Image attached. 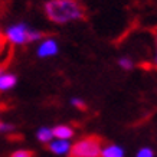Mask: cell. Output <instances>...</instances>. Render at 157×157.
<instances>
[{
    "label": "cell",
    "instance_id": "cell-1",
    "mask_svg": "<svg viewBox=\"0 0 157 157\" xmlns=\"http://www.w3.org/2000/svg\"><path fill=\"white\" fill-rule=\"evenodd\" d=\"M43 9L46 17L58 25L82 20L86 17L85 9L78 0H48Z\"/></svg>",
    "mask_w": 157,
    "mask_h": 157
},
{
    "label": "cell",
    "instance_id": "cell-2",
    "mask_svg": "<svg viewBox=\"0 0 157 157\" xmlns=\"http://www.w3.org/2000/svg\"><path fill=\"white\" fill-rule=\"evenodd\" d=\"M102 151V138L98 136H86L72 144L68 157H100Z\"/></svg>",
    "mask_w": 157,
    "mask_h": 157
},
{
    "label": "cell",
    "instance_id": "cell-3",
    "mask_svg": "<svg viewBox=\"0 0 157 157\" xmlns=\"http://www.w3.org/2000/svg\"><path fill=\"white\" fill-rule=\"evenodd\" d=\"M28 26L23 23L14 25L7 30V38L10 39V42L13 43H25L26 42V33H28Z\"/></svg>",
    "mask_w": 157,
    "mask_h": 157
},
{
    "label": "cell",
    "instance_id": "cell-4",
    "mask_svg": "<svg viewBox=\"0 0 157 157\" xmlns=\"http://www.w3.org/2000/svg\"><path fill=\"white\" fill-rule=\"evenodd\" d=\"M58 51V46H56V42L52 40V39H48V40H45V42L40 45V48H39L38 53L39 56H51V55H55Z\"/></svg>",
    "mask_w": 157,
    "mask_h": 157
},
{
    "label": "cell",
    "instance_id": "cell-5",
    "mask_svg": "<svg viewBox=\"0 0 157 157\" xmlns=\"http://www.w3.org/2000/svg\"><path fill=\"white\" fill-rule=\"evenodd\" d=\"M48 148L55 154H65V153L69 151L71 144L68 143L67 140H58V141H53V143L49 144Z\"/></svg>",
    "mask_w": 157,
    "mask_h": 157
},
{
    "label": "cell",
    "instance_id": "cell-6",
    "mask_svg": "<svg viewBox=\"0 0 157 157\" xmlns=\"http://www.w3.org/2000/svg\"><path fill=\"white\" fill-rule=\"evenodd\" d=\"M53 137H58L59 140H68L74 136V130L68 125H56L55 128L52 130Z\"/></svg>",
    "mask_w": 157,
    "mask_h": 157
},
{
    "label": "cell",
    "instance_id": "cell-7",
    "mask_svg": "<svg viewBox=\"0 0 157 157\" xmlns=\"http://www.w3.org/2000/svg\"><path fill=\"white\" fill-rule=\"evenodd\" d=\"M101 157H124V151L121 147L113 144V146H107L105 148H102Z\"/></svg>",
    "mask_w": 157,
    "mask_h": 157
},
{
    "label": "cell",
    "instance_id": "cell-8",
    "mask_svg": "<svg viewBox=\"0 0 157 157\" xmlns=\"http://www.w3.org/2000/svg\"><path fill=\"white\" fill-rule=\"evenodd\" d=\"M16 84V76L14 75H2L0 76V91L9 90Z\"/></svg>",
    "mask_w": 157,
    "mask_h": 157
},
{
    "label": "cell",
    "instance_id": "cell-9",
    "mask_svg": "<svg viewBox=\"0 0 157 157\" xmlns=\"http://www.w3.org/2000/svg\"><path fill=\"white\" fill-rule=\"evenodd\" d=\"M52 137H53L52 130H49V128H40L38 131V140L40 141V143H49Z\"/></svg>",
    "mask_w": 157,
    "mask_h": 157
},
{
    "label": "cell",
    "instance_id": "cell-10",
    "mask_svg": "<svg viewBox=\"0 0 157 157\" xmlns=\"http://www.w3.org/2000/svg\"><path fill=\"white\" fill-rule=\"evenodd\" d=\"M46 36V33L43 32H36V30H32V29H28V33H26V42H35L38 39H42Z\"/></svg>",
    "mask_w": 157,
    "mask_h": 157
},
{
    "label": "cell",
    "instance_id": "cell-11",
    "mask_svg": "<svg viewBox=\"0 0 157 157\" xmlns=\"http://www.w3.org/2000/svg\"><path fill=\"white\" fill-rule=\"evenodd\" d=\"M10 157H35V151L32 150H16L10 154Z\"/></svg>",
    "mask_w": 157,
    "mask_h": 157
},
{
    "label": "cell",
    "instance_id": "cell-12",
    "mask_svg": "<svg viewBox=\"0 0 157 157\" xmlns=\"http://www.w3.org/2000/svg\"><path fill=\"white\" fill-rule=\"evenodd\" d=\"M120 67L123 68V69H131L133 68V62L130 61L128 58H123V59H120Z\"/></svg>",
    "mask_w": 157,
    "mask_h": 157
},
{
    "label": "cell",
    "instance_id": "cell-13",
    "mask_svg": "<svg viewBox=\"0 0 157 157\" xmlns=\"http://www.w3.org/2000/svg\"><path fill=\"white\" fill-rule=\"evenodd\" d=\"M137 157H154V153H153L151 148H141L140 151L137 153Z\"/></svg>",
    "mask_w": 157,
    "mask_h": 157
},
{
    "label": "cell",
    "instance_id": "cell-14",
    "mask_svg": "<svg viewBox=\"0 0 157 157\" xmlns=\"http://www.w3.org/2000/svg\"><path fill=\"white\" fill-rule=\"evenodd\" d=\"M72 105H75V107H78L79 109H82V111H85L86 109V105L82 102L81 100H78V98H74L72 100Z\"/></svg>",
    "mask_w": 157,
    "mask_h": 157
},
{
    "label": "cell",
    "instance_id": "cell-15",
    "mask_svg": "<svg viewBox=\"0 0 157 157\" xmlns=\"http://www.w3.org/2000/svg\"><path fill=\"white\" fill-rule=\"evenodd\" d=\"M12 130H13V125L5 124L2 120H0V131H12Z\"/></svg>",
    "mask_w": 157,
    "mask_h": 157
},
{
    "label": "cell",
    "instance_id": "cell-16",
    "mask_svg": "<svg viewBox=\"0 0 157 157\" xmlns=\"http://www.w3.org/2000/svg\"><path fill=\"white\" fill-rule=\"evenodd\" d=\"M154 35H156V42H157V32L154 30ZM156 67H157V56H156Z\"/></svg>",
    "mask_w": 157,
    "mask_h": 157
},
{
    "label": "cell",
    "instance_id": "cell-17",
    "mask_svg": "<svg viewBox=\"0 0 157 157\" xmlns=\"http://www.w3.org/2000/svg\"><path fill=\"white\" fill-rule=\"evenodd\" d=\"M2 72H3V69H2V68H0V76H2Z\"/></svg>",
    "mask_w": 157,
    "mask_h": 157
}]
</instances>
